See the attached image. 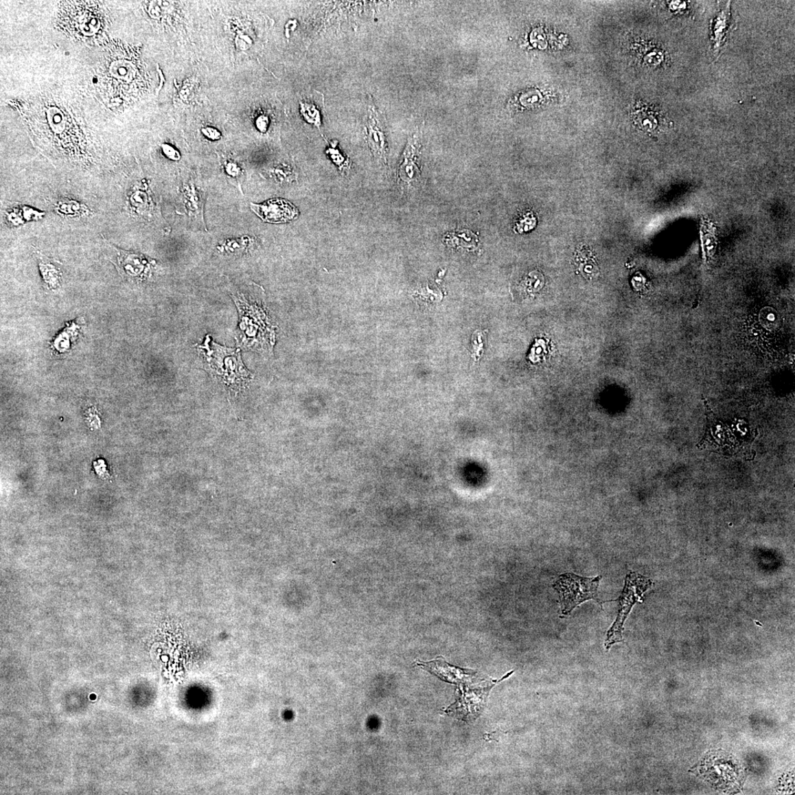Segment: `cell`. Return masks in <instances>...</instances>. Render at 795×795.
I'll list each match as a JSON object with an SVG mask.
<instances>
[{
	"mask_svg": "<svg viewBox=\"0 0 795 795\" xmlns=\"http://www.w3.org/2000/svg\"><path fill=\"white\" fill-rule=\"evenodd\" d=\"M206 368L216 378L233 391H239L250 379L238 351L222 347L207 337L199 346Z\"/></svg>",
	"mask_w": 795,
	"mask_h": 795,
	"instance_id": "6da1fadb",
	"label": "cell"
},
{
	"mask_svg": "<svg viewBox=\"0 0 795 795\" xmlns=\"http://www.w3.org/2000/svg\"><path fill=\"white\" fill-rule=\"evenodd\" d=\"M601 579V576L587 578L571 573L560 575L553 588L560 595L562 614L568 615L588 600L594 599L600 603L597 590Z\"/></svg>",
	"mask_w": 795,
	"mask_h": 795,
	"instance_id": "7a4b0ae2",
	"label": "cell"
},
{
	"mask_svg": "<svg viewBox=\"0 0 795 795\" xmlns=\"http://www.w3.org/2000/svg\"><path fill=\"white\" fill-rule=\"evenodd\" d=\"M652 586L651 580L635 573H630L625 579V586L619 601V612L616 621L608 630L606 647L609 649L614 644L623 641L624 623L632 608L637 602H642V595Z\"/></svg>",
	"mask_w": 795,
	"mask_h": 795,
	"instance_id": "3957f363",
	"label": "cell"
},
{
	"mask_svg": "<svg viewBox=\"0 0 795 795\" xmlns=\"http://www.w3.org/2000/svg\"><path fill=\"white\" fill-rule=\"evenodd\" d=\"M251 208L264 222L284 223L297 219L299 211L292 203L282 198H274L261 205L251 203Z\"/></svg>",
	"mask_w": 795,
	"mask_h": 795,
	"instance_id": "277c9868",
	"label": "cell"
},
{
	"mask_svg": "<svg viewBox=\"0 0 795 795\" xmlns=\"http://www.w3.org/2000/svg\"><path fill=\"white\" fill-rule=\"evenodd\" d=\"M117 251H118V264L122 273H124L128 277L134 279H141L146 277L150 264L145 257L135 253L117 249Z\"/></svg>",
	"mask_w": 795,
	"mask_h": 795,
	"instance_id": "5b68a950",
	"label": "cell"
},
{
	"mask_svg": "<svg viewBox=\"0 0 795 795\" xmlns=\"http://www.w3.org/2000/svg\"><path fill=\"white\" fill-rule=\"evenodd\" d=\"M729 5L730 4L723 8L713 20L711 29V42L715 55L720 52L723 46L725 45L727 42L728 34L733 27Z\"/></svg>",
	"mask_w": 795,
	"mask_h": 795,
	"instance_id": "8992f818",
	"label": "cell"
},
{
	"mask_svg": "<svg viewBox=\"0 0 795 795\" xmlns=\"http://www.w3.org/2000/svg\"><path fill=\"white\" fill-rule=\"evenodd\" d=\"M369 141L375 154L385 160V141L376 113L371 106L369 108Z\"/></svg>",
	"mask_w": 795,
	"mask_h": 795,
	"instance_id": "52a82bcc",
	"label": "cell"
},
{
	"mask_svg": "<svg viewBox=\"0 0 795 795\" xmlns=\"http://www.w3.org/2000/svg\"><path fill=\"white\" fill-rule=\"evenodd\" d=\"M415 144V140H412L407 146L404 154V161L400 168V177L405 182L411 181L417 178V169L413 161Z\"/></svg>",
	"mask_w": 795,
	"mask_h": 795,
	"instance_id": "ba28073f",
	"label": "cell"
},
{
	"mask_svg": "<svg viewBox=\"0 0 795 795\" xmlns=\"http://www.w3.org/2000/svg\"><path fill=\"white\" fill-rule=\"evenodd\" d=\"M485 332L476 331L472 336V356L479 360L484 352Z\"/></svg>",
	"mask_w": 795,
	"mask_h": 795,
	"instance_id": "9c48e42d",
	"label": "cell"
},
{
	"mask_svg": "<svg viewBox=\"0 0 795 795\" xmlns=\"http://www.w3.org/2000/svg\"><path fill=\"white\" fill-rule=\"evenodd\" d=\"M41 270L47 283L57 285L59 279L58 273L52 264H41Z\"/></svg>",
	"mask_w": 795,
	"mask_h": 795,
	"instance_id": "30bf717a",
	"label": "cell"
},
{
	"mask_svg": "<svg viewBox=\"0 0 795 795\" xmlns=\"http://www.w3.org/2000/svg\"><path fill=\"white\" fill-rule=\"evenodd\" d=\"M79 209L80 206L79 203L73 202H60L58 203L57 211L61 214H68V215H79Z\"/></svg>",
	"mask_w": 795,
	"mask_h": 795,
	"instance_id": "8fae6325",
	"label": "cell"
},
{
	"mask_svg": "<svg viewBox=\"0 0 795 795\" xmlns=\"http://www.w3.org/2000/svg\"><path fill=\"white\" fill-rule=\"evenodd\" d=\"M162 149H163V150H164L165 154L168 158H170L172 160H179L180 159L181 156L179 154V152L175 148H173L172 146H168V145H163Z\"/></svg>",
	"mask_w": 795,
	"mask_h": 795,
	"instance_id": "7c38bea8",
	"label": "cell"
},
{
	"mask_svg": "<svg viewBox=\"0 0 795 795\" xmlns=\"http://www.w3.org/2000/svg\"><path fill=\"white\" fill-rule=\"evenodd\" d=\"M203 134H205L207 137H209L211 139H218L220 137V132L216 129H213V128L203 129Z\"/></svg>",
	"mask_w": 795,
	"mask_h": 795,
	"instance_id": "4fadbf2b",
	"label": "cell"
}]
</instances>
